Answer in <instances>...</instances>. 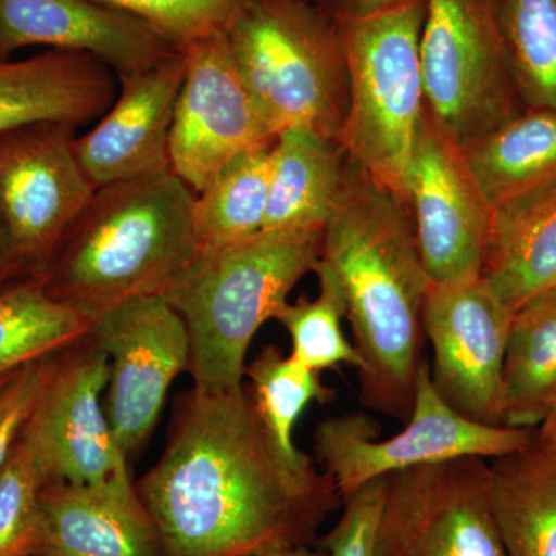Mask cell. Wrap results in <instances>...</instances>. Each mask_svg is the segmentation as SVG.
Listing matches in <instances>:
<instances>
[{
    "label": "cell",
    "instance_id": "6da1fadb",
    "mask_svg": "<svg viewBox=\"0 0 556 556\" xmlns=\"http://www.w3.org/2000/svg\"><path fill=\"white\" fill-rule=\"evenodd\" d=\"M137 492L161 556H257L313 546L342 497L314 463L274 444L248 388L175 401L166 447Z\"/></svg>",
    "mask_w": 556,
    "mask_h": 556
},
{
    "label": "cell",
    "instance_id": "7a4b0ae2",
    "mask_svg": "<svg viewBox=\"0 0 556 556\" xmlns=\"http://www.w3.org/2000/svg\"><path fill=\"white\" fill-rule=\"evenodd\" d=\"M320 262L342 288L365 407L407 422L426 342L424 305L433 281L417 249L407 204L348 160L321 239Z\"/></svg>",
    "mask_w": 556,
    "mask_h": 556
},
{
    "label": "cell",
    "instance_id": "3957f363",
    "mask_svg": "<svg viewBox=\"0 0 556 556\" xmlns=\"http://www.w3.org/2000/svg\"><path fill=\"white\" fill-rule=\"evenodd\" d=\"M195 193L172 169L94 190L42 281L91 321L121 303L166 295L199 255Z\"/></svg>",
    "mask_w": 556,
    "mask_h": 556
},
{
    "label": "cell",
    "instance_id": "277c9868",
    "mask_svg": "<svg viewBox=\"0 0 556 556\" xmlns=\"http://www.w3.org/2000/svg\"><path fill=\"white\" fill-rule=\"evenodd\" d=\"M321 239L324 230H262L201 252L163 295L188 329L195 390L223 393L244 387L252 339L277 318L295 285L314 273Z\"/></svg>",
    "mask_w": 556,
    "mask_h": 556
},
{
    "label": "cell",
    "instance_id": "5b68a950",
    "mask_svg": "<svg viewBox=\"0 0 556 556\" xmlns=\"http://www.w3.org/2000/svg\"><path fill=\"white\" fill-rule=\"evenodd\" d=\"M327 10L348 70L339 144L348 160L405 203L408 167L426 115L420 36L427 0Z\"/></svg>",
    "mask_w": 556,
    "mask_h": 556
},
{
    "label": "cell",
    "instance_id": "8992f818",
    "mask_svg": "<svg viewBox=\"0 0 556 556\" xmlns=\"http://www.w3.org/2000/svg\"><path fill=\"white\" fill-rule=\"evenodd\" d=\"M225 33L241 78L274 134L303 127L339 142L348 70L338 27L325 7L249 0Z\"/></svg>",
    "mask_w": 556,
    "mask_h": 556
},
{
    "label": "cell",
    "instance_id": "52a82bcc",
    "mask_svg": "<svg viewBox=\"0 0 556 556\" xmlns=\"http://www.w3.org/2000/svg\"><path fill=\"white\" fill-rule=\"evenodd\" d=\"M420 68L428 115L463 149L526 109L495 0H427Z\"/></svg>",
    "mask_w": 556,
    "mask_h": 556
},
{
    "label": "cell",
    "instance_id": "ba28073f",
    "mask_svg": "<svg viewBox=\"0 0 556 556\" xmlns=\"http://www.w3.org/2000/svg\"><path fill=\"white\" fill-rule=\"evenodd\" d=\"M380 427L365 413L328 417L314 433V452L340 497L375 479L407 468L447 463L460 457H495L527 448L535 428L484 426L448 407L431 383L430 364L420 362L415 404L401 433L378 441Z\"/></svg>",
    "mask_w": 556,
    "mask_h": 556
},
{
    "label": "cell",
    "instance_id": "9c48e42d",
    "mask_svg": "<svg viewBox=\"0 0 556 556\" xmlns=\"http://www.w3.org/2000/svg\"><path fill=\"white\" fill-rule=\"evenodd\" d=\"M76 129L43 121L0 134V222L11 258L39 280L97 190L76 156Z\"/></svg>",
    "mask_w": 556,
    "mask_h": 556
},
{
    "label": "cell",
    "instance_id": "30bf717a",
    "mask_svg": "<svg viewBox=\"0 0 556 556\" xmlns=\"http://www.w3.org/2000/svg\"><path fill=\"white\" fill-rule=\"evenodd\" d=\"M372 556H507L489 501V463L460 457L388 475Z\"/></svg>",
    "mask_w": 556,
    "mask_h": 556
},
{
    "label": "cell",
    "instance_id": "8fae6325",
    "mask_svg": "<svg viewBox=\"0 0 556 556\" xmlns=\"http://www.w3.org/2000/svg\"><path fill=\"white\" fill-rule=\"evenodd\" d=\"M108 383L109 356L90 331L54 354L20 434L47 484H104L130 475L101 402Z\"/></svg>",
    "mask_w": 556,
    "mask_h": 556
},
{
    "label": "cell",
    "instance_id": "7c38bea8",
    "mask_svg": "<svg viewBox=\"0 0 556 556\" xmlns=\"http://www.w3.org/2000/svg\"><path fill=\"white\" fill-rule=\"evenodd\" d=\"M90 332L109 356L105 416L130 459L155 430L172 382L189 371L188 329L166 298L152 295L105 311Z\"/></svg>",
    "mask_w": 556,
    "mask_h": 556
},
{
    "label": "cell",
    "instance_id": "4fadbf2b",
    "mask_svg": "<svg viewBox=\"0 0 556 556\" xmlns=\"http://www.w3.org/2000/svg\"><path fill=\"white\" fill-rule=\"evenodd\" d=\"M185 79L169 139L170 169L193 193L222 167L252 150L269 149L277 135L249 93L225 31L182 50Z\"/></svg>",
    "mask_w": 556,
    "mask_h": 556
},
{
    "label": "cell",
    "instance_id": "5bb4252c",
    "mask_svg": "<svg viewBox=\"0 0 556 556\" xmlns=\"http://www.w3.org/2000/svg\"><path fill=\"white\" fill-rule=\"evenodd\" d=\"M514 311L482 277L433 283L424 331L433 346L431 383L460 416L503 426V369Z\"/></svg>",
    "mask_w": 556,
    "mask_h": 556
},
{
    "label": "cell",
    "instance_id": "9a60e30c",
    "mask_svg": "<svg viewBox=\"0 0 556 556\" xmlns=\"http://www.w3.org/2000/svg\"><path fill=\"white\" fill-rule=\"evenodd\" d=\"M405 204L424 268L433 283L482 276L493 208L479 188L466 150L426 110L413 150Z\"/></svg>",
    "mask_w": 556,
    "mask_h": 556
},
{
    "label": "cell",
    "instance_id": "2e32d148",
    "mask_svg": "<svg viewBox=\"0 0 556 556\" xmlns=\"http://www.w3.org/2000/svg\"><path fill=\"white\" fill-rule=\"evenodd\" d=\"M185 53L119 78L121 93L75 152L94 188L170 169L169 139Z\"/></svg>",
    "mask_w": 556,
    "mask_h": 556
},
{
    "label": "cell",
    "instance_id": "e0dca14e",
    "mask_svg": "<svg viewBox=\"0 0 556 556\" xmlns=\"http://www.w3.org/2000/svg\"><path fill=\"white\" fill-rule=\"evenodd\" d=\"M31 46L89 54L118 79L181 51L144 22L97 0H0V61Z\"/></svg>",
    "mask_w": 556,
    "mask_h": 556
},
{
    "label": "cell",
    "instance_id": "ac0fdd59",
    "mask_svg": "<svg viewBox=\"0 0 556 556\" xmlns=\"http://www.w3.org/2000/svg\"><path fill=\"white\" fill-rule=\"evenodd\" d=\"M40 507L35 556H161L159 530L130 475L104 484L51 482Z\"/></svg>",
    "mask_w": 556,
    "mask_h": 556
},
{
    "label": "cell",
    "instance_id": "d6986e66",
    "mask_svg": "<svg viewBox=\"0 0 556 556\" xmlns=\"http://www.w3.org/2000/svg\"><path fill=\"white\" fill-rule=\"evenodd\" d=\"M115 73L93 56L50 50L0 61V134L43 121L79 127L115 101Z\"/></svg>",
    "mask_w": 556,
    "mask_h": 556
},
{
    "label": "cell",
    "instance_id": "ffe728a7",
    "mask_svg": "<svg viewBox=\"0 0 556 556\" xmlns=\"http://www.w3.org/2000/svg\"><path fill=\"white\" fill-rule=\"evenodd\" d=\"M348 156L336 139L303 127L281 130L270 148L263 230H324L338 203Z\"/></svg>",
    "mask_w": 556,
    "mask_h": 556
},
{
    "label": "cell",
    "instance_id": "44dd1931",
    "mask_svg": "<svg viewBox=\"0 0 556 556\" xmlns=\"http://www.w3.org/2000/svg\"><path fill=\"white\" fill-rule=\"evenodd\" d=\"M481 277L514 313L556 288V182L493 211Z\"/></svg>",
    "mask_w": 556,
    "mask_h": 556
},
{
    "label": "cell",
    "instance_id": "7402d4cb",
    "mask_svg": "<svg viewBox=\"0 0 556 556\" xmlns=\"http://www.w3.org/2000/svg\"><path fill=\"white\" fill-rule=\"evenodd\" d=\"M489 501L507 556H556V450L533 439L492 459Z\"/></svg>",
    "mask_w": 556,
    "mask_h": 556
},
{
    "label": "cell",
    "instance_id": "603a6c76",
    "mask_svg": "<svg viewBox=\"0 0 556 556\" xmlns=\"http://www.w3.org/2000/svg\"><path fill=\"white\" fill-rule=\"evenodd\" d=\"M466 150L493 211L556 182V110L526 108Z\"/></svg>",
    "mask_w": 556,
    "mask_h": 556
},
{
    "label": "cell",
    "instance_id": "cb8c5ba5",
    "mask_svg": "<svg viewBox=\"0 0 556 556\" xmlns=\"http://www.w3.org/2000/svg\"><path fill=\"white\" fill-rule=\"evenodd\" d=\"M556 396V288L511 318L503 369V426L535 428Z\"/></svg>",
    "mask_w": 556,
    "mask_h": 556
},
{
    "label": "cell",
    "instance_id": "d4e9b609",
    "mask_svg": "<svg viewBox=\"0 0 556 556\" xmlns=\"http://www.w3.org/2000/svg\"><path fill=\"white\" fill-rule=\"evenodd\" d=\"M270 148L237 156L195 193L193 230L199 254L247 240L265 228Z\"/></svg>",
    "mask_w": 556,
    "mask_h": 556
},
{
    "label": "cell",
    "instance_id": "484cf974",
    "mask_svg": "<svg viewBox=\"0 0 556 556\" xmlns=\"http://www.w3.org/2000/svg\"><path fill=\"white\" fill-rule=\"evenodd\" d=\"M91 320L51 298L39 278L0 291V378L60 353L90 331Z\"/></svg>",
    "mask_w": 556,
    "mask_h": 556
},
{
    "label": "cell",
    "instance_id": "4316f807",
    "mask_svg": "<svg viewBox=\"0 0 556 556\" xmlns=\"http://www.w3.org/2000/svg\"><path fill=\"white\" fill-rule=\"evenodd\" d=\"M244 378L251 382L249 394L278 450L292 463H313L311 456L295 447L292 433L308 405L334 401L336 390L321 382L320 372L300 364L291 354L285 356L276 345L260 351L247 365Z\"/></svg>",
    "mask_w": 556,
    "mask_h": 556
},
{
    "label": "cell",
    "instance_id": "83f0119b",
    "mask_svg": "<svg viewBox=\"0 0 556 556\" xmlns=\"http://www.w3.org/2000/svg\"><path fill=\"white\" fill-rule=\"evenodd\" d=\"M508 65L526 108L556 110V0H495Z\"/></svg>",
    "mask_w": 556,
    "mask_h": 556
},
{
    "label": "cell",
    "instance_id": "f1b7e54d",
    "mask_svg": "<svg viewBox=\"0 0 556 556\" xmlns=\"http://www.w3.org/2000/svg\"><path fill=\"white\" fill-rule=\"evenodd\" d=\"M314 273L318 278L317 298L288 302L276 318L291 338V356L316 372L342 364L361 371V354L343 334L346 303L338 278L324 262L317 263Z\"/></svg>",
    "mask_w": 556,
    "mask_h": 556
},
{
    "label": "cell",
    "instance_id": "f546056e",
    "mask_svg": "<svg viewBox=\"0 0 556 556\" xmlns=\"http://www.w3.org/2000/svg\"><path fill=\"white\" fill-rule=\"evenodd\" d=\"M46 485L30 448L17 438L0 471V556H35Z\"/></svg>",
    "mask_w": 556,
    "mask_h": 556
},
{
    "label": "cell",
    "instance_id": "4dcf8cb0",
    "mask_svg": "<svg viewBox=\"0 0 556 556\" xmlns=\"http://www.w3.org/2000/svg\"><path fill=\"white\" fill-rule=\"evenodd\" d=\"M148 24L178 50L226 31L249 0H97Z\"/></svg>",
    "mask_w": 556,
    "mask_h": 556
},
{
    "label": "cell",
    "instance_id": "1f68e13d",
    "mask_svg": "<svg viewBox=\"0 0 556 556\" xmlns=\"http://www.w3.org/2000/svg\"><path fill=\"white\" fill-rule=\"evenodd\" d=\"M386 490L387 477L368 482L343 500V514L338 525L327 535L318 538L316 544L327 548L331 556H372Z\"/></svg>",
    "mask_w": 556,
    "mask_h": 556
},
{
    "label": "cell",
    "instance_id": "d6a6232c",
    "mask_svg": "<svg viewBox=\"0 0 556 556\" xmlns=\"http://www.w3.org/2000/svg\"><path fill=\"white\" fill-rule=\"evenodd\" d=\"M53 358L54 354L25 365L0 388V471L49 378Z\"/></svg>",
    "mask_w": 556,
    "mask_h": 556
},
{
    "label": "cell",
    "instance_id": "836d02e7",
    "mask_svg": "<svg viewBox=\"0 0 556 556\" xmlns=\"http://www.w3.org/2000/svg\"><path fill=\"white\" fill-rule=\"evenodd\" d=\"M535 442L543 447L556 450V396L548 405L546 416L538 426Z\"/></svg>",
    "mask_w": 556,
    "mask_h": 556
},
{
    "label": "cell",
    "instance_id": "e575fe53",
    "mask_svg": "<svg viewBox=\"0 0 556 556\" xmlns=\"http://www.w3.org/2000/svg\"><path fill=\"white\" fill-rule=\"evenodd\" d=\"M31 278L25 273L20 263L11 258H0V291L17 283V281L27 280Z\"/></svg>",
    "mask_w": 556,
    "mask_h": 556
},
{
    "label": "cell",
    "instance_id": "d590c367",
    "mask_svg": "<svg viewBox=\"0 0 556 556\" xmlns=\"http://www.w3.org/2000/svg\"><path fill=\"white\" fill-rule=\"evenodd\" d=\"M306 2L317 3L327 9H365V7L379 5L388 0H306Z\"/></svg>",
    "mask_w": 556,
    "mask_h": 556
},
{
    "label": "cell",
    "instance_id": "8d00e7d4",
    "mask_svg": "<svg viewBox=\"0 0 556 556\" xmlns=\"http://www.w3.org/2000/svg\"><path fill=\"white\" fill-rule=\"evenodd\" d=\"M257 556H331L327 548L313 544V546H300L291 548H281V551L268 552V554Z\"/></svg>",
    "mask_w": 556,
    "mask_h": 556
},
{
    "label": "cell",
    "instance_id": "74e56055",
    "mask_svg": "<svg viewBox=\"0 0 556 556\" xmlns=\"http://www.w3.org/2000/svg\"><path fill=\"white\" fill-rule=\"evenodd\" d=\"M0 258H11L9 240H7V233L5 229H3L2 222H0Z\"/></svg>",
    "mask_w": 556,
    "mask_h": 556
},
{
    "label": "cell",
    "instance_id": "f35d334b",
    "mask_svg": "<svg viewBox=\"0 0 556 556\" xmlns=\"http://www.w3.org/2000/svg\"><path fill=\"white\" fill-rule=\"evenodd\" d=\"M14 372H16V371H14ZM14 372H11V375H7V376H3V378H0V388H2L3 386H5L7 382H9V379L11 378V376L14 375Z\"/></svg>",
    "mask_w": 556,
    "mask_h": 556
}]
</instances>
